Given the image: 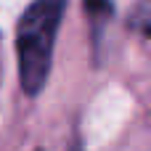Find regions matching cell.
<instances>
[{"instance_id":"cell-1","label":"cell","mask_w":151,"mask_h":151,"mask_svg":"<svg viewBox=\"0 0 151 151\" xmlns=\"http://www.w3.org/2000/svg\"><path fill=\"white\" fill-rule=\"evenodd\" d=\"M64 8L66 0H32L16 24L19 82L29 96H37L48 82Z\"/></svg>"},{"instance_id":"cell-2","label":"cell","mask_w":151,"mask_h":151,"mask_svg":"<svg viewBox=\"0 0 151 151\" xmlns=\"http://www.w3.org/2000/svg\"><path fill=\"white\" fill-rule=\"evenodd\" d=\"M111 0H85V11L88 13H93V16H106V13H111Z\"/></svg>"}]
</instances>
